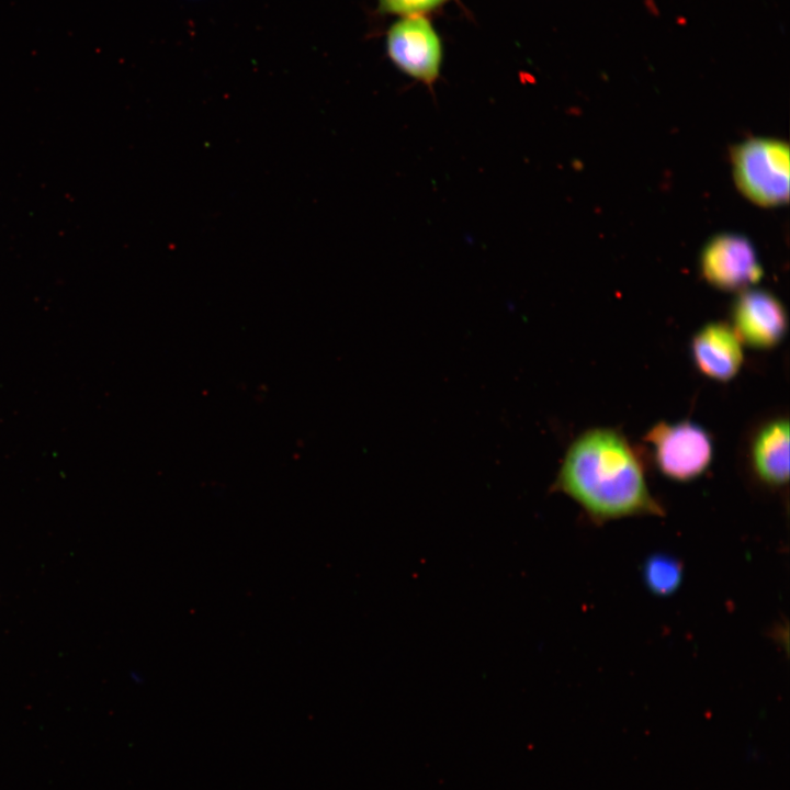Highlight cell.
<instances>
[{
	"label": "cell",
	"mask_w": 790,
	"mask_h": 790,
	"mask_svg": "<svg viewBox=\"0 0 790 790\" xmlns=\"http://www.w3.org/2000/svg\"><path fill=\"white\" fill-rule=\"evenodd\" d=\"M552 490L574 500L598 526L665 515L648 487L641 455L621 432L610 428L586 430L571 442Z\"/></svg>",
	"instance_id": "obj_1"
},
{
	"label": "cell",
	"mask_w": 790,
	"mask_h": 790,
	"mask_svg": "<svg viewBox=\"0 0 790 790\" xmlns=\"http://www.w3.org/2000/svg\"><path fill=\"white\" fill-rule=\"evenodd\" d=\"M738 190L761 206L789 200V146L775 138L757 137L736 145L731 155Z\"/></svg>",
	"instance_id": "obj_2"
},
{
	"label": "cell",
	"mask_w": 790,
	"mask_h": 790,
	"mask_svg": "<svg viewBox=\"0 0 790 790\" xmlns=\"http://www.w3.org/2000/svg\"><path fill=\"white\" fill-rule=\"evenodd\" d=\"M644 441L658 471L676 482L699 477L713 459L711 436L689 420L657 422L647 431Z\"/></svg>",
	"instance_id": "obj_3"
},
{
	"label": "cell",
	"mask_w": 790,
	"mask_h": 790,
	"mask_svg": "<svg viewBox=\"0 0 790 790\" xmlns=\"http://www.w3.org/2000/svg\"><path fill=\"white\" fill-rule=\"evenodd\" d=\"M385 44L387 56L398 70L428 87L438 80L442 43L426 15L404 16L394 22Z\"/></svg>",
	"instance_id": "obj_4"
},
{
	"label": "cell",
	"mask_w": 790,
	"mask_h": 790,
	"mask_svg": "<svg viewBox=\"0 0 790 790\" xmlns=\"http://www.w3.org/2000/svg\"><path fill=\"white\" fill-rule=\"evenodd\" d=\"M700 264L706 281L724 291L745 290L763 275L751 241L732 233L711 238L702 250Z\"/></svg>",
	"instance_id": "obj_5"
},
{
	"label": "cell",
	"mask_w": 790,
	"mask_h": 790,
	"mask_svg": "<svg viewBox=\"0 0 790 790\" xmlns=\"http://www.w3.org/2000/svg\"><path fill=\"white\" fill-rule=\"evenodd\" d=\"M731 326L743 343L765 350L782 341L788 318L782 303L772 293L749 289L735 300Z\"/></svg>",
	"instance_id": "obj_6"
},
{
	"label": "cell",
	"mask_w": 790,
	"mask_h": 790,
	"mask_svg": "<svg viewBox=\"0 0 790 790\" xmlns=\"http://www.w3.org/2000/svg\"><path fill=\"white\" fill-rule=\"evenodd\" d=\"M690 352L697 370L718 382L734 379L744 361L742 340L723 321L703 325L692 337Z\"/></svg>",
	"instance_id": "obj_7"
},
{
	"label": "cell",
	"mask_w": 790,
	"mask_h": 790,
	"mask_svg": "<svg viewBox=\"0 0 790 790\" xmlns=\"http://www.w3.org/2000/svg\"><path fill=\"white\" fill-rule=\"evenodd\" d=\"M751 469L761 484L781 488L789 479V421L777 417L763 424L749 444Z\"/></svg>",
	"instance_id": "obj_8"
},
{
	"label": "cell",
	"mask_w": 790,
	"mask_h": 790,
	"mask_svg": "<svg viewBox=\"0 0 790 790\" xmlns=\"http://www.w3.org/2000/svg\"><path fill=\"white\" fill-rule=\"evenodd\" d=\"M642 569L646 587L657 596L672 595L682 580L681 563L668 554L648 556Z\"/></svg>",
	"instance_id": "obj_9"
},
{
	"label": "cell",
	"mask_w": 790,
	"mask_h": 790,
	"mask_svg": "<svg viewBox=\"0 0 790 790\" xmlns=\"http://www.w3.org/2000/svg\"><path fill=\"white\" fill-rule=\"evenodd\" d=\"M449 0H377L379 12L399 18L426 15L445 4Z\"/></svg>",
	"instance_id": "obj_10"
}]
</instances>
